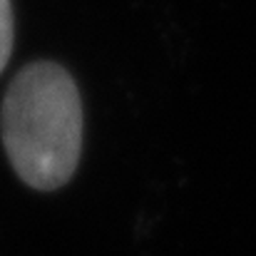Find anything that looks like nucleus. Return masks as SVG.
<instances>
[{"label": "nucleus", "instance_id": "1", "mask_svg": "<svg viewBox=\"0 0 256 256\" xmlns=\"http://www.w3.org/2000/svg\"><path fill=\"white\" fill-rule=\"evenodd\" d=\"M0 130L8 160L28 186L52 192L68 184L82 150V104L68 70L28 65L5 92Z\"/></svg>", "mask_w": 256, "mask_h": 256}, {"label": "nucleus", "instance_id": "2", "mask_svg": "<svg viewBox=\"0 0 256 256\" xmlns=\"http://www.w3.org/2000/svg\"><path fill=\"white\" fill-rule=\"evenodd\" d=\"M12 50V10L10 0H0V72Z\"/></svg>", "mask_w": 256, "mask_h": 256}]
</instances>
